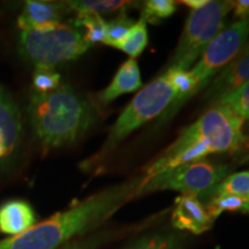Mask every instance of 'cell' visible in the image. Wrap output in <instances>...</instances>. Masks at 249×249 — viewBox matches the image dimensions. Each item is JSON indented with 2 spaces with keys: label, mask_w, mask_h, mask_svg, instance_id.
I'll use <instances>...</instances> for the list:
<instances>
[{
  "label": "cell",
  "mask_w": 249,
  "mask_h": 249,
  "mask_svg": "<svg viewBox=\"0 0 249 249\" xmlns=\"http://www.w3.org/2000/svg\"><path fill=\"white\" fill-rule=\"evenodd\" d=\"M214 104L225 105L231 108L241 120H249V82L239 87L225 97L220 98Z\"/></svg>",
  "instance_id": "cell-20"
},
{
  "label": "cell",
  "mask_w": 249,
  "mask_h": 249,
  "mask_svg": "<svg viewBox=\"0 0 249 249\" xmlns=\"http://www.w3.org/2000/svg\"><path fill=\"white\" fill-rule=\"evenodd\" d=\"M234 17L239 20L249 18V0H238L234 1Z\"/></svg>",
  "instance_id": "cell-26"
},
{
  "label": "cell",
  "mask_w": 249,
  "mask_h": 249,
  "mask_svg": "<svg viewBox=\"0 0 249 249\" xmlns=\"http://www.w3.org/2000/svg\"><path fill=\"white\" fill-rule=\"evenodd\" d=\"M148 40L149 37L147 22L141 18L138 22H134L132 28L128 31V34H127L126 37H124V40L120 43L117 49L124 51L130 58L135 59L145 49V46L148 44Z\"/></svg>",
  "instance_id": "cell-18"
},
{
  "label": "cell",
  "mask_w": 249,
  "mask_h": 249,
  "mask_svg": "<svg viewBox=\"0 0 249 249\" xmlns=\"http://www.w3.org/2000/svg\"><path fill=\"white\" fill-rule=\"evenodd\" d=\"M67 11H71L66 2L36 1L24 2L23 9L18 18V26L21 30L43 29L61 23Z\"/></svg>",
  "instance_id": "cell-11"
},
{
  "label": "cell",
  "mask_w": 249,
  "mask_h": 249,
  "mask_svg": "<svg viewBox=\"0 0 249 249\" xmlns=\"http://www.w3.org/2000/svg\"><path fill=\"white\" fill-rule=\"evenodd\" d=\"M230 165L202 160L176 167L145 180L140 196L157 191H176L181 195H196L209 191L229 176Z\"/></svg>",
  "instance_id": "cell-7"
},
{
  "label": "cell",
  "mask_w": 249,
  "mask_h": 249,
  "mask_svg": "<svg viewBox=\"0 0 249 249\" xmlns=\"http://www.w3.org/2000/svg\"><path fill=\"white\" fill-rule=\"evenodd\" d=\"M144 174L96 193L80 203L0 240V249H58L104 223L124 204L139 197Z\"/></svg>",
  "instance_id": "cell-1"
},
{
  "label": "cell",
  "mask_w": 249,
  "mask_h": 249,
  "mask_svg": "<svg viewBox=\"0 0 249 249\" xmlns=\"http://www.w3.org/2000/svg\"><path fill=\"white\" fill-rule=\"evenodd\" d=\"M242 213H249V198H248L247 201H246V203H245V207H244V210H242Z\"/></svg>",
  "instance_id": "cell-29"
},
{
  "label": "cell",
  "mask_w": 249,
  "mask_h": 249,
  "mask_svg": "<svg viewBox=\"0 0 249 249\" xmlns=\"http://www.w3.org/2000/svg\"><path fill=\"white\" fill-rule=\"evenodd\" d=\"M71 11L77 15H99L107 13H124L127 8L132 7L135 2L121 1V0H81V1H66Z\"/></svg>",
  "instance_id": "cell-17"
},
{
  "label": "cell",
  "mask_w": 249,
  "mask_h": 249,
  "mask_svg": "<svg viewBox=\"0 0 249 249\" xmlns=\"http://www.w3.org/2000/svg\"><path fill=\"white\" fill-rule=\"evenodd\" d=\"M33 207L23 200H11L0 205V233L15 236L36 224Z\"/></svg>",
  "instance_id": "cell-12"
},
{
  "label": "cell",
  "mask_w": 249,
  "mask_h": 249,
  "mask_svg": "<svg viewBox=\"0 0 249 249\" xmlns=\"http://www.w3.org/2000/svg\"><path fill=\"white\" fill-rule=\"evenodd\" d=\"M236 196L247 201L249 198V171H242L229 174L222 181L210 188L209 191L202 193L197 196L198 198L213 197V196Z\"/></svg>",
  "instance_id": "cell-16"
},
{
  "label": "cell",
  "mask_w": 249,
  "mask_h": 249,
  "mask_svg": "<svg viewBox=\"0 0 249 249\" xmlns=\"http://www.w3.org/2000/svg\"><path fill=\"white\" fill-rule=\"evenodd\" d=\"M186 235L179 231H160L141 236L124 249H185Z\"/></svg>",
  "instance_id": "cell-15"
},
{
  "label": "cell",
  "mask_w": 249,
  "mask_h": 249,
  "mask_svg": "<svg viewBox=\"0 0 249 249\" xmlns=\"http://www.w3.org/2000/svg\"><path fill=\"white\" fill-rule=\"evenodd\" d=\"M116 235L117 233L113 230H105V231L96 232L88 236H81L80 239H75L58 249H99Z\"/></svg>",
  "instance_id": "cell-24"
},
{
  "label": "cell",
  "mask_w": 249,
  "mask_h": 249,
  "mask_svg": "<svg viewBox=\"0 0 249 249\" xmlns=\"http://www.w3.org/2000/svg\"><path fill=\"white\" fill-rule=\"evenodd\" d=\"M241 52H242V53H248V52H249V38H248L247 42H246V44H245L244 48H242Z\"/></svg>",
  "instance_id": "cell-28"
},
{
  "label": "cell",
  "mask_w": 249,
  "mask_h": 249,
  "mask_svg": "<svg viewBox=\"0 0 249 249\" xmlns=\"http://www.w3.org/2000/svg\"><path fill=\"white\" fill-rule=\"evenodd\" d=\"M34 91L50 92L60 86V75L50 67H35L33 73Z\"/></svg>",
  "instance_id": "cell-25"
},
{
  "label": "cell",
  "mask_w": 249,
  "mask_h": 249,
  "mask_svg": "<svg viewBox=\"0 0 249 249\" xmlns=\"http://www.w3.org/2000/svg\"><path fill=\"white\" fill-rule=\"evenodd\" d=\"M22 124L20 112L11 97L0 90V145L9 155L17 148Z\"/></svg>",
  "instance_id": "cell-14"
},
{
  "label": "cell",
  "mask_w": 249,
  "mask_h": 249,
  "mask_svg": "<svg viewBox=\"0 0 249 249\" xmlns=\"http://www.w3.org/2000/svg\"><path fill=\"white\" fill-rule=\"evenodd\" d=\"M177 9V1L173 0H148L143 2L141 18L145 22H158L161 18H167Z\"/></svg>",
  "instance_id": "cell-21"
},
{
  "label": "cell",
  "mask_w": 249,
  "mask_h": 249,
  "mask_svg": "<svg viewBox=\"0 0 249 249\" xmlns=\"http://www.w3.org/2000/svg\"><path fill=\"white\" fill-rule=\"evenodd\" d=\"M234 1L214 0L192 9L183 27L178 46L171 55L167 68L189 71L211 40L224 28V20L233 9Z\"/></svg>",
  "instance_id": "cell-6"
},
{
  "label": "cell",
  "mask_w": 249,
  "mask_h": 249,
  "mask_svg": "<svg viewBox=\"0 0 249 249\" xmlns=\"http://www.w3.org/2000/svg\"><path fill=\"white\" fill-rule=\"evenodd\" d=\"M249 38V18L224 27L211 40L189 73L195 81V95L209 86L213 77L241 52Z\"/></svg>",
  "instance_id": "cell-8"
},
{
  "label": "cell",
  "mask_w": 249,
  "mask_h": 249,
  "mask_svg": "<svg viewBox=\"0 0 249 249\" xmlns=\"http://www.w3.org/2000/svg\"><path fill=\"white\" fill-rule=\"evenodd\" d=\"M141 86L142 80L138 61L129 58L119 67L110 85L99 92L98 101L102 104H108L124 93L135 91Z\"/></svg>",
  "instance_id": "cell-13"
},
{
  "label": "cell",
  "mask_w": 249,
  "mask_h": 249,
  "mask_svg": "<svg viewBox=\"0 0 249 249\" xmlns=\"http://www.w3.org/2000/svg\"><path fill=\"white\" fill-rule=\"evenodd\" d=\"M208 202L205 204L208 211L213 219H217L225 211H241L244 210L246 200L236 196H213L207 198Z\"/></svg>",
  "instance_id": "cell-22"
},
{
  "label": "cell",
  "mask_w": 249,
  "mask_h": 249,
  "mask_svg": "<svg viewBox=\"0 0 249 249\" xmlns=\"http://www.w3.org/2000/svg\"><path fill=\"white\" fill-rule=\"evenodd\" d=\"M76 28L85 29V38L87 43L91 46L96 43L105 42L107 36V22L99 15H77V18L74 24Z\"/></svg>",
  "instance_id": "cell-19"
},
{
  "label": "cell",
  "mask_w": 249,
  "mask_h": 249,
  "mask_svg": "<svg viewBox=\"0 0 249 249\" xmlns=\"http://www.w3.org/2000/svg\"><path fill=\"white\" fill-rule=\"evenodd\" d=\"M214 220L205 204L196 195H180L174 202L171 223L179 232L202 234L209 231Z\"/></svg>",
  "instance_id": "cell-9"
},
{
  "label": "cell",
  "mask_w": 249,
  "mask_h": 249,
  "mask_svg": "<svg viewBox=\"0 0 249 249\" xmlns=\"http://www.w3.org/2000/svg\"><path fill=\"white\" fill-rule=\"evenodd\" d=\"M133 24L134 21L127 17L126 13H121L117 18L107 22L104 44L113 46V48L117 49L128 34Z\"/></svg>",
  "instance_id": "cell-23"
},
{
  "label": "cell",
  "mask_w": 249,
  "mask_h": 249,
  "mask_svg": "<svg viewBox=\"0 0 249 249\" xmlns=\"http://www.w3.org/2000/svg\"><path fill=\"white\" fill-rule=\"evenodd\" d=\"M21 54L35 67L54 68L74 60L90 49L79 28L70 24L23 30L20 35Z\"/></svg>",
  "instance_id": "cell-5"
},
{
  "label": "cell",
  "mask_w": 249,
  "mask_h": 249,
  "mask_svg": "<svg viewBox=\"0 0 249 249\" xmlns=\"http://www.w3.org/2000/svg\"><path fill=\"white\" fill-rule=\"evenodd\" d=\"M4 156H7L6 155V151H5V149L1 147V145H0V157H4Z\"/></svg>",
  "instance_id": "cell-30"
},
{
  "label": "cell",
  "mask_w": 249,
  "mask_h": 249,
  "mask_svg": "<svg viewBox=\"0 0 249 249\" xmlns=\"http://www.w3.org/2000/svg\"><path fill=\"white\" fill-rule=\"evenodd\" d=\"M194 95L195 82L189 71L166 68L161 75L140 90L121 112L101 149L82 161V170L89 172L99 169L123 141L139 127L163 113L165 119H169Z\"/></svg>",
  "instance_id": "cell-2"
},
{
  "label": "cell",
  "mask_w": 249,
  "mask_h": 249,
  "mask_svg": "<svg viewBox=\"0 0 249 249\" xmlns=\"http://www.w3.org/2000/svg\"><path fill=\"white\" fill-rule=\"evenodd\" d=\"M249 82V52H240L233 60L226 65L205 90L204 99L213 105L220 98L234 91L239 87Z\"/></svg>",
  "instance_id": "cell-10"
},
{
  "label": "cell",
  "mask_w": 249,
  "mask_h": 249,
  "mask_svg": "<svg viewBox=\"0 0 249 249\" xmlns=\"http://www.w3.org/2000/svg\"><path fill=\"white\" fill-rule=\"evenodd\" d=\"M28 113L37 141L45 150L77 142L96 120L92 103L70 85L50 92L34 91Z\"/></svg>",
  "instance_id": "cell-4"
},
{
  "label": "cell",
  "mask_w": 249,
  "mask_h": 249,
  "mask_svg": "<svg viewBox=\"0 0 249 249\" xmlns=\"http://www.w3.org/2000/svg\"><path fill=\"white\" fill-rule=\"evenodd\" d=\"M245 121L225 105L214 104L158 156L144 171L145 180L208 155L238 151L245 145Z\"/></svg>",
  "instance_id": "cell-3"
},
{
  "label": "cell",
  "mask_w": 249,
  "mask_h": 249,
  "mask_svg": "<svg viewBox=\"0 0 249 249\" xmlns=\"http://www.w3.org/2000/svg\"><path fill=\"white\" fill-rule=\"evenodd\" d=\"M209 0H182V1H179V4H183L192 9H197L204 6Z\"/></svg>",
  "instance_id": "cell-27"
}]
</instances>
